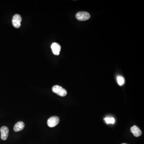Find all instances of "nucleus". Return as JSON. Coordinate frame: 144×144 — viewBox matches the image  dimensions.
Returning <instances> with one entry per match:
<instances>
[{"label": "nucleus", "instance_id": "f257e3e1", "mask_svg": "<svg viewBox=\"0 0 144 144\" xmlns=\"http://www.w3.org/2000/svg\"><path fill=\"white\" fill-rule=\"evenodd\" d=\"M52 90L54 93L61 97H65L67 94V91L65 89L57 85L53 87Z\"/></svg>", "mask_w": 144, "mask_h": 144}, {"label": "nucleus", "instance_id": "f03ea898", "mask_svg": "<svg viewBox=\"0 0 144 144\" xmlns=\"http://www.w3.org/2000/svg\"><path fill=\"white\" fill-rule=\"evenodd\" d=\"M89 13L87 12L81 11L78 12L76 15V17L77 20L80 21H85L90 18Z\"/></svg>", "mask_w": 144, "mask_h": 144}, {"label": "nucleus", "instance_id": "7ed1b4c3", "mask_svg": "<svg viewBox=\"0 0 144 144\" xmlns=\"http://www.w3.org/2000/svg\"><path fill=\"white\" fill-rule=\"evenodd\" d=\"M22 21V18L19 14H16L13 16L12 23L13 26L15 28H19L21 26V22Z\"/></svg>", "mask_w": 144, "mask_h": 144}, {"label": "nucleus", "instance_id": "20e7f679", "mask_svg": "<svg viewBox=\"0 0 144 144\" xmlns=\"http://www.w3.org/2000/svg\"><path fill=\"white\" fill-rule=\"evenodd\" d=\"M59 122V118L57 116L50 117L47 121V124L50 127H54L56 126Z\"/></svg>", "mask_w": 144, "mask_h": 144}, {"label": "nucleus", "instance_id": "39448f33", "mask_svg": "<svg viewBox=\"0 0 144 144\" xmlns=\"http://www.w3.org/2000/svg\"><path fill=\"white\" fill-rule=\"evenodd\" d=\"M1 138L3 140H5L7 139L8 136H9V128L6 126H2L1 129Z\"/></svg>", "mask_w": 144, "mask_h": 144}, {"label": "nucleus", "instance_id": "423d86ee", "mask_svg": "<svg viewBox=\"0 0 144 144\" xmlns=\"http://www.w3.org/2000/svg\"><path fill=\"white\" fill-rule=\"evenodd\" d=\"M51 49L54 55H58L60 54V52L61 50L60 45L56 42H54L51 46Z\"/></svg>", "mask_w": 144, "mask_h": 144}, {"label": "nucleus", "instance_id": "0eeeda50", "mask_svg": "<svg viewBox=\"0 0 144 144\" xmlns=\"http://www.w3.org/2000/svg\"><path fill=\"white\" fill-rule=\"evenodd\" d=\"M131 131L135 137H138L142 135L141 130L137 126H132L131 129Z\"/></svg>", "mask_w": 144, "mask_h": 144}, {"label": "nucleus", "instance_id": "6e6552de", "mask_svg": "<svg viewBox=\"0 0 144 144\" xmlns=\"http://www.w3.org/2000/svg\"><path fill=\"white\" fill-rule=\"evenodd\" d=\"M25 124L23 122L19 121L17 122L14 127V130L15 132H19L21 131L24 129Z\"/></svg>", "mask_w": 144, "mask_h": 144}, {"label": "nucleus", "instance_id": "1a4fd4ad", "mask_svg": "<svg viewBox=\"0 0 144 144\" xmlns=\"http://www.w3.org/2000/svg\"><path fill=\"white\" fill-rule=\"evenodd\" d=\"M117 81L118 84L121 86H122L125 83L124 78L121 76H119L117 77Z\"/></svg>", "mask_w": 144, "mask_h": 144}, {"label": "nucleus", "instance_id": "9d476101", "mask_svg": "<svg viewBox=\"0 0 144 144\" xmlns=\"http://www.w3.org/2000/svg\"><path fill=\"white\" fill-rule=\"evenodd\" d=\"M104 120L107 124H113L115 122V119L113 117H111V118L106 117V118L104 119Z\"/></svg>", "mask_w": 144, "mask_h": 144}, {"label": "nucleus", "instance_id": "9b49d317", "mask_svg": "<svg viewBox=\"0 0 144 144\" xmlns=\"http://www.w3.org/2000/svg\"><path fill=\"white\" fill-rule=\"evenodd\" d=\"M122 144H126V143H122Z\"/></svg>", "mask_w": 144, "mask_h": 144}]
</instances>
